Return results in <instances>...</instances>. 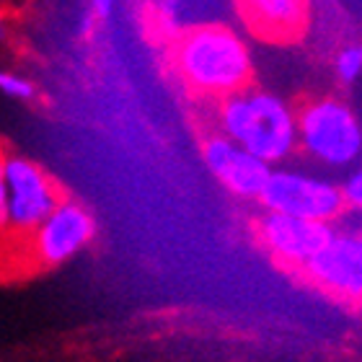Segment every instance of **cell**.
<instances>
[{"instance_id": "2", "label": "cell", "mask_w": 362, "mask_h": 362, "mask_svg": "<svg viewBox=\"0 0 362 362\" xmlns=\"http://www.w3.org/2000/svg\"><path fill=\"white\" fill-rule=\"evenodd\" d=\"M215 129L272 168L298 153V106L277 90L251 86L218 101Z\"/></svg>"}, {"instance_id": "11", "label": "cell", "mask_w": 362, "mask_h": 362, "mask_svg": "<svg viewBox=\"0 0 362 362\" xmlns=\"http://www.w3.org/2000/svg\"><path fill=\"white\" fill-rule=\"evenodd\" d=\"M334 81L341 88H352L362 83V45L360 42H347L341 45L332 57Z\"/></svg>"}, {"instance_id": "7", "label": "cell", "mask_w": 362, "mask_h": 362, "mask_svg": "<svg viewBox=\"0 0 362 362\" xmlns=\"http://www.w3.org/2000/svg\"><path fill=\"white\" fill-rule=\"evenodd\" d=\"M303 274L337 300L362 305V223L334 228L332 241L303 267Z\"/></svg>"}, {"instance_id": "14", "label": "cell", "mask_w": 362, "mask_h": 362, "mask_svg": "<svg viewBox=\"0 0 362 362\" xmlns=\"http://www.w3.org/2000/svg\"><path fill=\"white\" fill-rule=\"evenodd\" d=\"M6 166H8V153L0 148V238H6Z\"/></svg>"}, {"instance_id": "12", "label": "cell", "mask_w": 362, "mask_h": 362, "mask_svg": "<svg viewBox=\"0 0 362 362\" xmlns=\"http://www.w3.org/2000/svg\"><path fill=\"white\" fill-rule=\"evenodd\" d=\"M0 93L13 101H31L37 96V86L31 78L16 70H0Z\"/></svg>"}, {"instance_id": "5", "label": "cell", "mask_w": 362, "mask_h": 362, "mask_svg": "<svg viewBox=\"0 0 362 362\" xmlns=\"http://www.w3.org/2000/svg\"><path fill=\"white\" fill-rule=\"evenodd\" d=\"M60 184L23 156H8L6 166V238L23 243L37 230L49 212L62 202Z\"/></svg>"}, {"instance_id": "9", "label": "cell", "mask_w": 362, "mask_h": 362, "mask_svg": "<svg viewBox=\"0 0 362 362\" xmlns=\"http://www.w3.org/2000/svg\"><path fill=\"white\" fill-rule=\"evenodd\" d=\"M199 158H202L204 168L212 174V179L226 192H230L238 199L259 202L272 174V166H267L264 160H259L257 156L243 151L241 145H235L233 140L220 135L218 129L202 137Z\"/></svg>"}, {"instance_id": "13", "label": "cell", "mask_w": 362, "mask_h": 362, "mask_svg": "<svg viewBox=\"0 0 362 362\" xmlns=\"http://www.w3.org/2000/svg\"><path fill=\"white\" fill-rule=\"evenodd\" d=\"M339 184H341V194H344V204H347V212L362 218V158L349 168L347 174L341 176Z\"/></svg>"}, {"instance_id": "1", "label": "cell", "mask_w": 362, "mask_h": 362, "mask_svg": "<svg viewBox=\"0 0 362 362\" xmlns=\"http://www.w3.org/2000/svg\"><path fill=\"white\" fill-rule=\"evenodd\" d=\"M171 65L184 88L199 98H223L251 88L254 52L230 26L204 23L176 39Z\"/></svg>"}, {"instance_id": "3", "label": "cell", "mask_w": 362, "mask_h": 362, "mask_svg": "<svg viewBox=\"0 0 362 362\" xmlns=\"http://www.w3.org/2000/svg\"><path fill=\"white\" fill-rule=\"evenodd\" d=\"M298 153L310 168L347 174L362 158V114L339 93H318L298 106Z\"/></svg>"}, {"instance_id": "8", "label": "cell", "mask_w": 362, "mask_h": 362, "mask_svg": "<svg viewBox=\"0 0 362 362\" xmlns=\"http://www.w3.org/2000/svg\"><path fill=\"white\" fill-rule=\"evenodd\" d=\"M334 228L324 223L298 220L279 212H262L257 220V241L277 264L300 269L313 262L324 251V246L332 241Z\"/></svg>"}, {"instance_id": "4", "label": "cell", "mask_w": 362, "mask_h": 362, "mask_svg": "<svg viewBox=\"0 0 362 362\" xmlns=\"http://www.w3.org/2000/svg\"><path fill=\"white\" fill-rule=\"evenodd\" d=\"M259 204L267 212H279L324 226H337L347 215V204L337 176L290 163L272 168Z\"/></svg>"}, {"instance_id": "6", "label": "cell", "mask_w": 362, "mask_h": 362, "mask_svg": "<svg viewBox=\"0 0 362 362\" xmlns=\"http://www.w3.org/2000/svg\"><path fill=\"white\" fill-rule=\"evenodd\" d=\"M98 235L96 215L78 199L65 197L42 226L21 243L23 254L39 269L68 264L70 259L83 254Z\"/></svg>"}, {"instance_id": "15", "label": "cell", "mask_w": 362, "mask_h": 362, "mask_svg": "<svg viewBox=\"0 0 362 362\" xmlns=\"http://www.w3.org/2000/svg\"><path fill=\"white\" fill-rule=\"evenodd\" d=\"M114 3H117V0H88L90 16H93L96 21H106L114 11Z\"/></svg>"}, {"instance_id": "16", "label": "cell", "mask_w": 362, "mask_h": 362, "mask_svg": "<svg viewBox=\"0 0 362 362\" xmlns=\"http://www.w3.org/2000/svg\"><path fill=\"white\" fill-rule=\"evenodd\" d=\"M8 37V18L3 13H0V39Z\"/></svg>"}, {"instance_id": "10", "label": "cell", "mask_w": 362, "mask_h": 362, "mask_svg": "<svg viewBox=\"0 0 362 362\" xmlns=\"http://www.w3.org/2000/svg\"><path fill=\"white\" fill-rule=\"evenodd\" d=\"M243 21L267 42H295L308 29L310 3L308 0H235Z\"/></svg>"}]
</instances>
